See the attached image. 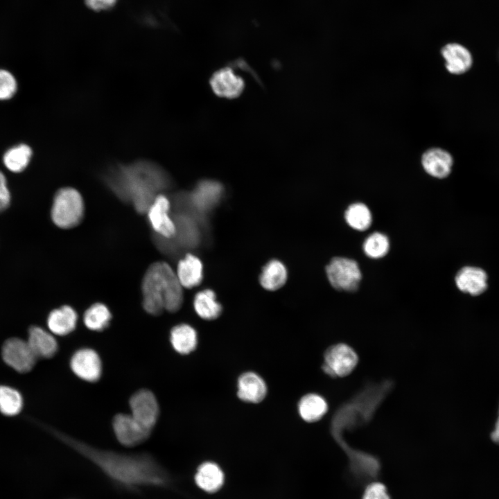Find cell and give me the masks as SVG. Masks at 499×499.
Masks as SVG:
<instances>
[{
  "instance_id": "24",
  "label": "cell",
  "mask_w": 499,
  "mask_h": 499,
  "mask_svg": "<svg viewBox=\"0 0 499 499\" xmlns=\"http://www.w3.org/2000/svg\"><path fill=\"white\" fill-rule=\"evenodd\" d=\"M193 307L198 316L207 320L215 319L222 313V306L211 289L201 290L195 295Z\"/></svg>"
},
{
  "instance_id": "7",
  "label": "cell",
  "mask_w": 499,
  "mask_h": 499,
  "mask_svg": "<svg viewBox=\"0 0 499 499\" xmlns=\"http://www.w3.org/2000/svg\"><path fill=\"white\" fill-rule=\"evenodd\" d=\"M1 355L9 367L20 373L30 371L37 360L27 340L18 338H10L4 342Z\"/></svg>"
},
{
  "instance_id": "22",
  "label": "cell",
  "mask_w": 499,
  "mask_h": 499,
  "mask_svg": "<svg viewBox=\"0 0 499 499\" xmlns=\"http://www.w3.org/2000/svg\"><path fill=\"white\" fill-rule=\"evenodd\" d=\"M173 349L180 354H188L195 350L198 343L195 330L189 324H181L174 326L170 334Z\"/></svg>"
},
{
  "instance_id": "33",
  "label": "cell",
  "mask_w": 499,
  "mask_h": 499,
  "mask_svg": "<svg viewBox=\"0 0 499 499\" xmlns=\"http://www.w3.org/2000/svg\"><path fill=\"white\" fill-rule=\"evenodd\" d=\"M11 194L4 174L0 171V213L6 211L10 205Z\"/></svg>"
},
{
  "instance_id": "34",
  "label": "cell",
  "mask_w": 499,
  "mask_h": 499,
  "mask_svg": "<svg viewBox=\"0 0 499 499\" xmlns=\"http://www.w3.org/2000/svg\"><path fill=\"white\" fill-rule=\"evenodd\" d=\"M117 0H85L86 5L96 11L108 10L113 7Z\"/></svg>"
},
{
  "instance_id": "19",
  "label": "cell",
  "mask_w": 499,
  "mask_h": 499,
  "mask_svg": "<svg viewBox=\"0 0 499 499\" xmlns=\"http://www.w3.org/2000/svg\"><path fill=\"white\" fill-rule=\"evenodd\" d=\"M78 315L75 310L67 305L53 310L47 318V326L51 333L65 335L72 332L77 324Z\"/></svg>"
},
{
  "instance_id": "26",
  "label": "cell",
  "mask_w": 499,
  "mask_h": 499,
  "mask_svg": "<svg viewBox=\"0 0 499 499\" xmlns=\"http://www.w3.org/2000/svg\"><path fill=\"white\" fill-rule=\"evenodd\" d=\"M344 216L347 224L358 231H366L372 223L371 210L365 203L360 202L349 204Z\"/></svg>"
},
{
  "instance_id": "1",
  "label": "cell",
  "mask_w": 499,
  "mask_h": 499,
  "mask_svg": "<svg viewBox=\"0 0 499 499\" xmlns=\"http://www.w3.org/2000/svg\"><path fill=\"white\" fill-rule=\"evenodd\" d=\"M59 437L112 478L125 485H161L166 482L161 467L150 455H132L98 449L61 433Z\"/></svg>"
},
{
  "instance_id": "18",
  "label": "cell",
  "mask_w": 499,
  "mask_h": 499,
  "mask_svg": "<svg viewBox=\"0 0 499 499\" xmlns=\"http://www.w3.org/2000/svg\"><path fill=\"white\" fill-rule=\"evenodd\" d=\"M27 342L37 358H50L58 351L55 338L40 326H33L29 329Z\"/></svg>"
},
{
  "instance_id": "21",
  "label": "cell",
  "mask_w": 499,
  "mask_h": 499,
  "mask_svg": "<svg viewBox=\"0 0 499 499\" xmlns=\"http://www.w3.org/2000/svg\"><path fill=\"white\" fill-rule=\"evenodd\" d=\"M195 480L198 486L204 491L215 492L222 487L224 475L216 464L207 462L198 467Z\"/></svg>"
},
{
  "instance_id": "8",
  "label": "cell",
  "mask_w": 499,
  "mask_h": 499,
  "mask_svg": "<svg viewBox=\"0 0 499 499\" xmlns=\"http://www.w3.org/2000/svg\"><path fill=\"white\" fill-rule=\"evenodd\" d=\"M357 362L358 356L349 346L338 344L326 350L323 370L331 376L343 377L353 370Z\"/></svg>"
},
{
  "instance_id": "32",
  "label": "cell",
  "mask_w": 499,
  "mask_h": 499,
  "mask_svg": "<svg viewBox=\"0 0 499 499\" xmlns=\"http://www.w3.org/2000/svg\"><path fill=\"white\" fill-rule=\"evenodd\" d=\"M362 499H391L387 487L380 482H371L365 489Z\"/></svg>"
},
{
  "instance_id": "4",
  "label": "cell",
  "mask_w": 499,
  "mask_h": 499,
  "mask_svg": "<svg viewBox=\"0 0 499 499\" xmlns=\"http://www.w3.org/2000/svg\"><path fill=\"white\" fill-rule=\"evenodd\" d=\"M83 213V200L76 189L66 187L56 192L51 211L55 225L64 229L73 227L82 220Z\"/></svg>"
},
{
  "instance_id": "9",
  "label": "cell",
  "mask_w": 499,
  "mask_h": 499,
  "mask_svg": "<svg viewBox=\"0 0 499 499\" xmlns=\"http://www.w3.org/2000/svg\"><path fill=\"white\" fill-rule=\"evenodd\" d=\"M112 426L116 439L125 446H134L143 443L151 433L142 427L130 414L120 413L115 415Z\"/></svg>"
},
{
  "instance_id": "20",
  "label": "cell",
  "mask_w": 499,
  "mask_h": 499,
  "mask_svg": "<svg viewBox=\"0 0 499 499\" xmlns=\"http://www.w3.org/2000/svg\"><path fill=\"white\" fill-rule=\"evenodd\" d=\"M177 276L181 285L187 288L198 286L203 278V265L200 259L191 254L180 261Z\"/></svg>"
},
{
  "instance_id": "2",
  "label": "cell",
  "mask_w": 499,
  "mask_h": 499,
  "mask_svg": "<svg viewBox=\"0 0 499 499\" xmlns=\"http://www.w3.org/2000/svg\"><path fill=\"white\" fill-rule=\"evenodd\" d=\"M107 182L114 192L132 202L140 212L146 211L157 193L167 188L170 179L157 164L139 160L128 165H119L110 170Z\"/></svg>"
},
{
  "instance_id": "31",
  "label": "cell",
  "mask_w": 499,
  "mask_h": 499,
  "mask_svg": "<svg viewBox=\"0 0 499 499\" xmlns=\"http://www.w3.org/2000/svg\"><path fill=\"white\" fill-rule=\"evenodd\" d=\"M17 89L15 76L8 71L0 69V100L11 98Z\"/></svg>"
},
{
  "instance_id": "6",
  "label": "cell",
  "mask_w": 499,
  "mask_h": 499,
  "mask_svg": "<svg viewBox=\"0 0 499 499\" xmlns=\"http://www.w3.org/2000/svg\"><path fill=\"white\" fill-rule=\"evenodd\" d=\"M132 417L151 432L159 417V404L155 394L143 389L137 391L129 401Z\"/></svg>"
},
{
  "instance_id": "10",
  "label": "cell",
  "mask_w": 499,
  "mask_h": 499,
  "mask_svg": "<svg viewBox=\"0 0 499 499\" xmlns=\"http://www.w3.org/2000/svg\"><path fill=\"white\" fill-rule=\"evenodd\" d=\"M70 367L78 378L87 382L97 381L102 372L100 358L96 351L90 348L77 350L71 358Z\"/></svg>"
},
{
  "instance_id": "15",
  "label": "cell",
  "mask_w": 499,
  "mask_h": 499,
  "mask_svg": "<svg viewBox=\"0 0 499 499\" xmlns=\"http://www.w3.org/2000/svg\"><path fill=\"white\" fill-rule=\"evenodd\" d=\"M487 278L486 272L482 268L465 266L457 272L455 281L460 291L477 296L487 290Z\"/></svg>"
},
{
  "instance_id": "17",
  "label": "cell",
  "mask_w": 499,
  "mask_h": 499,
  "mask_svg": "<svg viewBox=\"0 0 499 499\" xmlns=\"http://www.w3.org/2000/svg\"><path fill=\"white\" fill-rule=\"evenodd\" d=\"M267 394V386L263 379L257 374L245 372L238 380V396L245 402L259 403Z\"/></svg>"
},
{
  "instance_id": "16",
  "label": "cell",
  "mask_w": 499,
  "mask_h": 499,
  "mask_svg": "<svg viewBox=\"0 0 499 499\" xmlns=\"http://www.w3.org/2000/svg\"><path fill=\"white\" fill-rule=\"evenodd\" d=\"M441 54L445 60V66L450 73L458 75L467 71L471 67L473 59L469 51L457 43L444 46Z\"/></svg>"
},
{
  "instance_id": "13",
  "label": "cell",
  "mask_w": 499,
  "mask_h": 499,
  "mask_svg": "<svg viewBox=\"0 0 499 499\" xmlns=\"http://www.w3.org/2000/svg\"><path fill=\"white\" fill-rule=\"evenodd\" d=\"M421 163L428 175L435 178L443 179L450 175L453 159L448 151L434 147L427 149L422 154Z\"/></svg>"
},
{
  "instance_id": "14",
  "label": "cell",
  "mask_w": 499,
  "mask_h": 499,
  "mask_svg": "<svg viewBox=\"0 0 499 499\" xmlns=\"http://www.w3.org/2000/svg\"><path fill=\"white\" fill-rule=\"evenodd\" d=\"M223 193L222 184L216 181L204 180L200 182L189 195L191 204L199 211L211 209L220 200Z\"/></svg>"
},
{
  "instance_id": "29",
  "label": "cell",
  "mask_w": 499,
  "mask_h": 499,
  "mask_svg": "<svg viewBox=\"0 0 499 499\" xmlns=\"http://www.w3.org/2000/svg\"><path fill=\"white\" fill-rule=\"evenodd\" d=\"M389 246L388 237L385 234L375 231L365 239L362 243V250L368 257L378 259L388 254Z\"/></svg>"
},
{
  "instance_id": "5",
  "label": "cell",
  "mask_w": 499,
  "mask_h": 499,
  "mask_svg": "<svg viewBox=\"0 0 499 499\" xmlns=\"http://www.w3.org/2000/svg\"><path fill=\"white\" fill-rule=\"evenodd\" d=\"M326 274L331 286L338 291L354 292L362 279L358 263L343 256L333 257L326 266Z\"/></svg>"
},
{
  "instance_id": "3",
  "label": "cell",
  "mask_w": 499,
  "mask_h": 499,
  "mask_svg": "<svg viewBox=\"0 0 499 499\" xmlns=\"http://www.w3.org/2000/svg\"><path fill=\"white\" fill-rule=\"evenodd\" d=\"M182 285L170 266L156 262L146 271L142 282L143 306L150 315H159L164 309L177 311L183 302Z\"/></svg>"
},
{
  "instance_id": "23",
  "label": "cell",
  "mask_w": 499,
  "mask_h": 499,
  "mask_svg": "<svg viewBox=\"0 0 499 499\" xmlns=\"http://www.w3.org/2000/svg\"><path fill=\"white\" fill-rule=\"evenodd\" d=\"M288 279V271L282 262L272 259L263 268L260 275V283L268 290H276L281 288Z\"/></svg>"
},
{
  "instance_id": "30",
  "label": "cell",
  "mask_w": 499,
  "mask_h": 499,
  "mask_svg": "<svg viewBox=\"0 0 499 499\" xmlns=\"http://www.w3.org/2000/svg\"><path fill=\"white\" fill-rule=\"evenodd\" d=\"M23 407L21 394L15 388L0 385V412L6 416L19 414Z\"/></svg>"
},
{
  "instance_id": "25",
  "label": "cell",
  "mask_w": 499,
  "mask_h": 499,
  "mask_svg": "<svg viewBox=\"0 0 499 499\" xmlns=\"http://www.w3.org/2000/svg\"><path fill=\"white\" fill-rule=\"evenodd\" d=\"M327 409L324 399L317 394L304 396L298 404L299 415L307 422L317 421L326 414Z\"/></svg>"
},
{
  "instance_id": "11",
  "label": "cell",
  "mask_w": 499,
  "mask_h": 499,
  "mask_svg": "<svg viewBox=\"0 0 499 499\" xmlns=\"http://www.w3.org/2000/svg\"><path fill=\"white\" fill-rule=\"evenodd\" d=\"M170 202L164 195H157L148 209L151 227L164 238H172L176 235V226L169 216Z\"/></svg>"
},
{
  "instance_id": "28",
  "label": "cell",
  "mask_w": 499,
  "mask_h": 499,
  "mask_svg": "<svg viewBox=\"0 0 499 499\" xmlns=\"http://www.w3.org/2000/svg\"><path fill=\"white\" fill-rule=\"evenodd\" d=\"M112 317L108 308L100 303L91 305L84 314V323L90 330L100 331L109 324Z\"/></svg>"
},
{
  "instance_id": "12",
  "label": "cell",
  "mask_w": 499,
  "mask_h": 499,
  "mask_svg": "<svg viewBox=\"0 0 499 499\" xmlns=\"http://www.w3.org/2000/svg\"><path fill=\"white\" fill-rule=\"evenodd\" d=\"M213 93L221 98L234 99L244 91L245 82L231 67H226L215 71L210 78Z\"/></svg>"
},
{
  "instance_id": "27",
  "label": "cell",
  "mask_w": 499,
  "mask_h": 499,
  "mask_svg": "<svg viewBox=\"0 0 499 499\" xmlns=\"http://www.w3.org/2000/svg\"><path fill=\"white\" fill-rule=\"evenodd\" d=\"M33 155L31 148L20 143L8 149L3 156L4 166L11 172H22L29 164Z\"/></svg>"
},
{
  "instance_id": "35",
  "label": "cell",
  "mask_w": 499,
  "mask_h": 499,
  "mask_svg": "<svg viewBox=\"0 0 499 499\" xmlns=\"http://www.w3.org/2000/svg\"><path fill=\"white\" fill-rule=\"evenodd\" d=\"M491 438L494 442L499 444V410L498 417L495 424V428L491 434Z\"/></svg>"
}]
</instances>
